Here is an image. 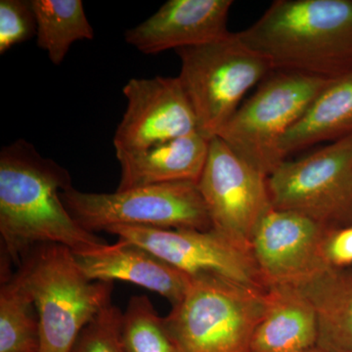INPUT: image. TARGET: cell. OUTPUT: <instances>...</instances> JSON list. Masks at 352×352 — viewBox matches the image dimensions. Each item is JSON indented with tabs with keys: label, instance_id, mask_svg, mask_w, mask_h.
I'll use <instances>...</instances> for the list:
<instances>
[{
	"label": "cell",
	"instance_id": "17",
	"mask_svg": "<svg viewBox=\"0 0 352 352\" xmlns=\"http://www.w3.org/2000/svg\"><path fill=\"white\" fill-rule=\"evenodd\" d=\"M352 135V71L333 78L282 141L284 156Z\"/></svg>",
	"mask_w": 352,
	"mask_h": 352
},
{
	"label": "cell",
	"instance_id": "20",
	"mask_svg": "<svg viewBox=\"0 0 352 352\" xmlns=\"http://www.w3.org/2000/svg\"><path fill=\"white\" fill-rule=\"evenodd\" d=\"M36 43L48 59L60 66L76 41H91L94 31L82 0H32Z\"/></svg>",
	"mask_w": 352,
	"mask_h": 352
},
{
	"label": "cell",
	"instance_id": "8",
	"mask_svg": "<svg viewBox=\"0 0 352 352\" xmlns=\"http://www.w3.org/2000/svg\"><path fill=\"white\" fill-rule=\"evenodd\" d=\"M271 205L336 229L352 226V135L285 161L268 177Z\"/></svg>",
	"mask_w": 352,
	"mask_h": 352
},
{
	"label": "cell",
	"instance_id": "21",
	"mask_svg": "<svg viewBox=\"0 0 352 352\" xmlns=\"http://www.w3.org/2000/svg\"><path fill=\"white\" fill-rule=\"evenodd\" d=\"M122 339L127 352H179L150 298L132 296L124 311Z\"/></svg>",
	"mask_w": 352,
	"mask_h": 352
},
{
	"label": "cell",
	"instance_id": "14",
	"mask_svg": "<svg viewBox=\"0 0 352 352\" xmlns=\"http://www.w3.org/2000/svg\"><path fill=\"white\" fill-rule=\"evenodd\" d=\"M85 276L91 281H124L164 296L171 307L184 298L192 276L129 241L119 239L92 251L75 254Z\"/></svg>",
	"mask_w": 352,
	"mask_h": 352
},
{
	"label": "cell",
	"instance_id": "18",
	"mask_svg": "<svg viewBox=\"0 0 352 352\" xmlns=\"http://www.w3.org/2000/svg\"><path fill=\"white\" fill-rule=\"evenodd\" d=\"M317 317V349L352 352V268H329L303 287Z\"/></svg>",
	"mask_w": 352,
	"mask_h": 352
},
{
	"label": "cell",
	"instance_id": "22",
	"mask_svg": "<svg viewBox=\"0 0 352 352\" xmlns=\"http://www.w3.org/2000/svg\"><path fill=\"white\" fill-rule=\"evenodd\" d=\"M122 322L124 312L111 302L82 329L69 352H127Z\"/></svg>",
	"mask_w": 352,
	"mask_h": 352
},
{
	"label": "cell",
	"instance_id": "2",
	"mask_svg": "<svg viewBox=\"0 0 352 352\" xmlns=\"http://www.w3.org/2000/svg\"><path fill=\"white\" fill-rule=\"evenodd\" d=\"M238 34L273 71L328 80L352 71V0H277Z\"/></svg>",
	"mask_w": 352,
	"mask_h": 352
},
{
	"label": "cell",
	"instance_id": "24",
	"mask_svg": "<svg viewBox=\"0 0 352 352\" xmlns=\"http://www.w3.org/2000/svg\"><path fill=\"white\" fill-rule=\"evenodd\" d=\"M326 263L332 268H349L352 265V226L331 229L323 242Z\"/></svg>",
	"mask_w": 352,
	"mask_h": 352
},
{
	"label": "cell",
	"instance_id": "9",
	"mask_svg": "<svg viewBox=\"0 0 352 352\" xmlns=\"http://www.w3.org/2000/svg\"><path fill=\"white\" fill-rule=\"evenodd\" d=\"M197 184L212 229L251 251L256 228L272 208L267 176L215 136L210 139L207 163Z\"/></svg>",
	"mask_w": 352,
	"mask_h": 352
},
{
	"label": "cell",
	"instance_id": "3",
	"mask_svg": "<svg viewBox=\"0 0 352 352\" xmlns=\"http://www.w3.org/2000/svg\"><path fill=\"white\" fill-rule=\"evenodd\" d=\"M16 274L38 312L39 352H69L82 329L112 302L113 282L91 281L65 245H39Z\"/></svg>",
	"mask_w": 352,
	"mask_h": 352
},
{
	"label": "cell",
	"instance_id": "13",
	"mask_svg": "<svg viewBox=\"0 0 352 352\" xmlns=\"http://www.w3.org/2000/svg\"><path fill=\"white\" fill-rule=\"evenodd\" d=\"M232 0H168L127 30L126 43L146 55L201 45L223 38Z\"/></svg>",
	"mask_w": 352,
	"mask_h": 352
},
{
	"label": "cell",
	"instance_id": "16",
	"mask_svg": "<svg viewBox=\"0 0 352 352\" xmlns=\"http://www.w3.org/2000/svg\"><path fill=\"white\" fill-rule=\"evenodd\" d=\"M270 302L252 342V352H305L316 347L318 328L314 305L291 287L268 289Z\"/></svg>",
	"mask_w": 352,
	"mask_h": 352
},
{
	"label": "cell",
	"instance_id": "15",
	"mask_svg": "<svg viewBox=\"0 0 352 352\" xmlns=\"http://www.w3.org/2000/svg\"><path fill=\"white\" fill-rule=\"evenodd\" d=\"M210 141L197 131L145 151L117 157L120 168L117 190L162 183H198L207 163Z\"/></svg>",
	"mask_w": 352,
	"mask_h": 352
},
{
	"label": "cell",
	"instance_id": "1",
	"mask_svg": "<svg viewBox=\"0 0 352 352\" xmlns=\"http://www.w3.org/2000/svg\"><path fill=\"white\" fill-rule=\"evenodd\" d=\"M73 186L67 168L43 157L32 143L18 139L0 151L1 254L17 267L39 245L57 244L75 254L108 243L78 226L62 201Z\"/></svg>",
	"mask_w": 352,
	"mask_h": 352
},
{
	"label": "cell",
	"instance_id": "4",
	"mask_svg": "<svg viewBox=\"0 0 352 352\" xmlns=\"http://www.w3.org/2000/svg\"><path fill=\"white\" fill-rule=\"evenodd\" d=\"M268 302V289L198 275L164 323L179 352H252Z\"/></svg>",
	"mask_w": 352,
	"mask_h": 352
},
{
	"label": "cell",
	"instance_id": "23",
	"mask_svg": "<svg viewBox=\"0 0 352 352\" xmlns=\"http://www.w3.org/2000/svg\"><path fill=\"white\" fill-rule=\"evenodd\" d=\"M36 36L32 0L0 1V54Z\"/></svg>",
	"mask_w": 352,
	"mask_h": 352
},
{
	"label": "cell",
	"instance_id": "5",
	"mask_svg": "<svg viewBox=\"0 0 352 352\" xmlns=\"http://www.w3.org/2000/svg\"><path fill=\"white\" fill-rule=\"evenodd\" d=\"M175 52L182 63L178 78L195 113L198 131L208 139L219 135L247 92L273 72L270 62L238 32Z\"/></svg>",
	"mask_w": 352,
	"mask_h": 352
},
{
	"label": "cell",
	"instance_id": "12",
	"mask_svg": "<svg viewBox=\"0 0 352 352\" xmlns=\"http://www.w3.org/2000/svg\"><path fill=\"white\" fill-rule=\"evenodd\" d=\"M122 94L126 109L113 134L116 157L136 154L199 131L178 76L131 78Z\"/></svg>",
	"mask_w": 352,
	"mask_h": 352
},
{
	"label": "cell",
	"instance_id": "10",
	"mask_svg": "<svg viewBox=\"0 0 352 352\" xmlns=\"http://www.w3.org/2000/svg\"><path fill=\"white\" fill-rule=\"evenodd\" d=\"M329 230L305 215L271 208L251 243L252 256L265 289H302L332 268L323 254Z\"/></svg>",
	"mask_w": 352,
	"mask_h": 352
},
{
	"label": "cell",
	"instance_id": "19",
	"mask_svg": "<svg viewBox=\"0 0 352 352\" xmlns=\"http://www.w3.org/2000/svg\"><path fill=\"white\" fill-rule=\"evenodd\" d=\"M1 256L0 352H39L38 312L28 289Z\"/></svg>",
	"mask_w": 352,
	"mask_h": 352
},
{
	"label": "cell",
	"instance_id": "25",
	"mask_svg": "<svg viewBox=\"0 0 352 352\" xmlns=\"http://www.w3.org/2000/svg\"><path fill=\"white\" fill-rule=\"evenodd\" d=\"M305 352H324L322 351L321 349H317V347H315L314 349H310V351H305Z\"/></svg>",
	"mask_w": 352,
	"mask_h": 352
},
{
	"label": "cell",
	"instance_id": "7",
	"mask_svg": "<svg viewBox=\"0 0 352 352\" xmlns=\"http://www.w3.org/2000/svg\"><path fill=\"white\" fill-rule=\"evenodd\" d=\"M65 207L88 232L113 226L164 229H212L197 182L162 183L113 193H91L69 187L61 194Z\"/></svg>",
	"mask_w": 352,
	"mask_h": 352
},
{
	"label": "cell",
	"instance_id": "11",
	"mask_svg": "<svg viewBox=\"0 0 352 352\" xmlns=\"http://www.w3.org/2000/svg\"><path fill=\"white\" fill-rule=\"evenodd\" d=\"M106 232L152 252L190 276L210 274L266 289L251 251L214 229L113 226Z\"/></svg>",
	"mask_w": 352,
	"mask_h": 352
},
{
	"label": "cell",
	"instance_id": "6",
	"mask_svg": "<svg viewBox=\"0 0 352 352\" xmlns=\"http://www.w3.org/2000/svg\"><path fill=\"white\" fill-rule=\"evenodd\" d=\"M330 80L296 72L273 71L217 136L270 177L286 161L282 151L285 136Z\"/></svg>",
	"mask_w": 352,
	"mask_h": 352
}]
</instances>
